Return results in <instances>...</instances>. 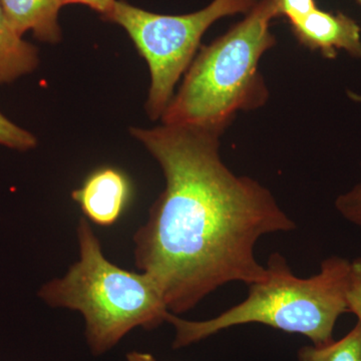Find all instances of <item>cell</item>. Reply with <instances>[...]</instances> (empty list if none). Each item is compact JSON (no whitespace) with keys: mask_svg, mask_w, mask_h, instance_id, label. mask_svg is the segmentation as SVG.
Masks as SVG:
<instances>
[{"mask_svg":"<svg viewBox=\"0 0 361 361\" xmlns=\"http://www.w3.org/2000/svg\"><path fill=\"white\" fill-rule=\"evenodd\" d=\"M161 166L166 186L134 235L135 266L160 286L173 314L231 282L262 281L259 240L296 224L267 188L237 176L220 155L222 133L189 126L132 128Z\"/></svg>","mask_w":361,"mask_h":361,"instance_id":"obj_1","label":"cell"},{"mask_svg":"<svg viewBox=\"0 0 361 361\" xmlns=\"http://www.w3.org/2000/svg\"><path fill=\"white\" fill-rule=\"evenodd\" d=\"M276 18L273 0H258L243 20L202 47L161 116L163 125L223 134L239 111L264 106L269 92L259 63L276 44L270 30Z\"/></svg>","mask_w":361,"mask_h":361,"instance_id":"obj_2","label":"cell"},{"mask_svg":"<svg viewBox=\"0 0 361 361\" xmlns=\"http://www.w3.org/2000/svg\"><path fill=\"white\" fill-rule=\"evenodd\" d=\"M351 262L331 256L319 272L310 278L297 277L283 256L274 253L268 260L267 276L249 285L245 300L211 319L192 322L173 313L167 322L175 329L173 348H187L238 325H267L287 334L306 336L312 345L334 341L338 318L349 313L348 288Z\"/></svg>","mask_w":361,"mask_h":361,"instance_id":"obj_3","label":"cell"},{"mask_svg":"<svg viewBox=\"0 0 361 361\" xmlns=\"http://www.w3.org/2000/svg\"><path fill=\"white\" fill-rule=\"evenodd\" d=\"M77 236L80 258L65 276L47 282L39 296L51 307L82 315L92 355L108 353L132 330H153L167 322L171 312L151 275L109 261L87 218H80Z\"/></svg>","mask_w":361,"mask_h":361,"instance_id":"obj_4","label":"cell"},{"mask_svg":"<svg viewBox=\"0 0 361 361\" xmlns=\"http://www.w3.org/2000/svg\"><path fill=\"white\" fill-rule=\"evenodd\" d=\"M258 0H213L196 13L167 16L145 11L118 0L109 23L120 25L148 63L149 85L146 111L153 121L161 118L174 97L176 85L186 73L201 39L216 21L248 13Z\"/></svg>","mask_w":361,"mask_h":361,"instance_id":"obj_5","label":"cell"},{"mask_svg":"<svg viewBox=\"0 0 361 361\" xmlns=\"http://www.w3.org/2000/svg\"><path fill=\"white\" fill-rule=\"evenodd\" d=\"M85 218L94 224L110 227L120 219L132 198V184L122 170L97 169L82 186L71 193Z\"/></svg>","mask_w":361,"mask_h":361,"instance_id":"obj_6","label":"cell"},{"mask_svg":"<svg viewBox=\"0 0 361 361\" xmlns=\"http://www.w3.org/2000/svg\"><path fill=\"white\" fill-rule=\"evenodd\" d=\"M290 26L299 44L322 52L325 58H336L341 49L361 58L360 25L345 14L327 13L317 7L300 20L292 21Z\"/></svg>","mask_w":361,"mask_h":361,"instance_id":"obj_7","label":"cell"},{"mask_svg":"<svg viewBox=\"0 0 361 361\" xmlns=\"http://www.w3.org/2000/svg\"><path fill=\"white\" fill-rule=\"evenodd\" d=\"M0 4L7 20L20 35L32 32L40 42H61V0H0Z\"/></svg>","mask_w":361,"mask_h":361,"instance_id":"obj_8","label":"cell"},{"mask_svg":"<svg viewBox=\"0 0 361 361\" xmlns=\"http://www.w3.org/2000/svg\"><path fill=\"white\" fill-rule=\"evenodd\" d=\"M39 63L37 47L14 30L0 4V85L32 73Z\"/></svg>","mask_w":361,"mask_h":361,"instance_id":"obj_9","label":"cell"},{"mask_svg":"<svg viewBox=\"0 0 361 361\" xmlns=\"http://www.w3.org/2000/svg\"><path fill=\"white\" fill-rule=\"evenodd\" d=\"M297 356L298 361H361V326L356 323L345 336L325 345L303 346Z\"/></svg>","mask_w":361,"mask_h":361,"instance_id":"obj_10","label":"cell"},{"mask_svg":"<svg viewBox=\"0 0 361 361\" xmlns=\"http://www.w3.org/2000/svg\"><path fill=\"white\" fill-rule=\"evenodd\" d=\"M37 137L11 122L0 111V145L6 148L25 152L37 146Z\"/></svg>","mask_w":361,"mask_h":361,"instance_id":"obj_11","label":"cell"},{"mask_svg":"<svg viewBox=\"0 0 361 361\" xmlns=\"http://www.w3.org/2000/svg\"><path fill=\"white\" fill-rule=\"evenodd\" d=\"M336 207L344 219L361 227V184L341 195L336 199Z\"/></svg>","mask_w":361,"mask_h":361,"instance_id":"obj_12","label":"cell"},{"mask_svg":"<svg viewBox=\"0 0 361 361\" xmlns=\"http://www.w3.org/2000/svg\"><path fill=\"white\" fill-rule=\"evenodd\" d=\"M277 16H283L289 21L300 20L317 8L315 0H273Z\"/></svg>","mask_w":361,"mask_h":361,"instance_id":"obj_13","label":"cell"},{"mask_svg":"<svg viewBox=\"0 0 361 361\" xmlns=\"http://www.w3.org/2000/svg\"><path fill=\"white\" fill-rule=\"evenodd\" d=\"M346 298L349 313H353L357 317V323L361 326V257L351 262L350 278Z\"/></svg>","mask_w":361,"mask_h":361,"instance_id":"obj_14","label":"cell"},{"mask_svg":"<svg viewBox=\"0 0 361 361\" xmlns=\"http://www.w3.org/2000/svg\"><path fill=\"white\" fill-rule=\"evenodd\" d=\"M118 0H61L63 6L68 4H82L89 6L92 11H97L104 21H106L111 13Z\"/></svg>","mask_w":361,"mask_h":361,"instance_id":"obj_15","label":"cell"},{"mask_svg":"<svg viewBox=\"0 0 361 361\" xmlns=\"http://www.w3.org/2000/svg\"><path fill=\"white\" fill-rule=\"evenodd\" d=\"M126 361H157L153 355L140 351H132L126 355Z\"/></svg>","mask_w":361,"mask_h":361,"instance_id":"obj_16","label":"cell"},{"mask_svg":"<svg viewBox=\"0 0 361 361\" xmlns=\"http://www.w3.org/2000/svg\"><path fill=\"white\" fill-rule=\"evenodd\" d=\"M356 1H357V2H358V4H360V6H361V0H356Z\"/></svg>","mask_w":361,"mask_h":361,"instance_id":"obj_17","label":"cell"}]
</instances>
